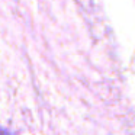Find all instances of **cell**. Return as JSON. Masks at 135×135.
I'll use <instances>...</instances> for the list:
<instances>
[{"mask_svg":"<svg viewBox=\"0 0 135 135\" xmlns=\"http://www.w3.org/2000/svg\"><path fill=\"white\" fill-rule=\"evenodd\" d=\"M0 135H9V134H6L4 131H0Z\"/></svg>","mask_w":135,"mask_h":135,"instance_id":"cell-1","label":"cell"}]
</instances>
